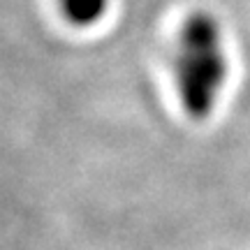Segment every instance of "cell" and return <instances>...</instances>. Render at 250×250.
I'll return each instance as SVG.
<instances>
[{
    "mask_svg": "<svg viewBox=\"0 0 250 250\" xmlns=\"http://www.w3.org/2000/svg\"><path fill=\"white\" fill-rule=\"evenodd\" d=\"M229 74L223 28L211 12H192L183 21L176 44L174 77L183 114L202 123L211 118Z\"/></svg>",
    "mask_w": 250,
    "mask_h": 250,
    "instance_id": "cell-1",
    "label": "cell"
},
{
    "mask_svg": "<svg viewBox=\"0 0 250 250\" xmlns=\"http://www.w3.org/2000/svg\"><path fill=\"white\" fill-rule=\"evenodd\" d=\"M61 9L72 26H95L107 14L109 0H61Z\"/></svg>",
    "mask_w": 250,
    "mask_h": 250,
    "instance_id": "cell-2",
    "label": "cell"
}]
</instances>
